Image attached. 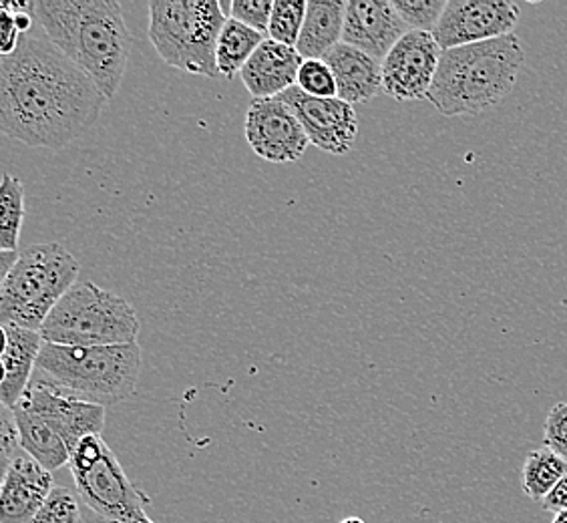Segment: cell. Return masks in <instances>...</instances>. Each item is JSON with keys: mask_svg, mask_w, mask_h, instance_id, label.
<instances>
[{"mask_svg": "<svg viewBox=\"0 0 567 523\" xmlns=\"http://www.w3.org/2000/svg\"><path fill=\"white\" fill-rule=\"evenodd\" d=\"M110 99L51 41L21 34L0 57V131L29 147L63 150L83 137Z\"/></svg>", "mask_w": 567, "mask_h": 523, "instance_id": "1", "label": "cell"}, {"mask_svg": "<svg viewBox=\"0 0 567 523\" xmlns=\"http://www.w3.org/2000/svg\"><path fill=\"white\" fill-rule=\"evenodd\" d=\"M34 17L49 41L87 73L105 98L120 93L132 33L117 0H39Z\"/></svg>", "mask_w": 567, "mask_h": 523, "instance_id": "2", "label": "cell"}, {"mask_svg": "<svg viewBox=\"0 0 567 523\" xmlns=\"http://www.w3.org/2000/svg\"><path fill=\"white\" fill-rule=\"evenodd\" d=\"M525 63L515 34L443 51L426 99L441 115H480L509 95Z\"/></svg>", "mask_w": 567, "mask_h": 523, "instance_id": "3", "label": "cell"}, {"mask_svg": "<svg viewBox=\"0 0 567 523\" xmlns=\"http://www.w3.org/2000/svg\"><path fill=\"white\" fill-rule=\"evenodd\" d=\"M142 372L140 342L63 347L43 342L33 381L83 403L110 407L135 394Z\"/></svg>", "mask_w": 567, "mask_h": 523, "instance_id": "4", "label": "cell"}, {"mask_svg": "<svg viewBox=\"0 0 567 523\" xmlns=\"http://www.w3.org/2000/svg\"><path fill=\"white\" fill-rule=\"evenodd\" d=\"M81 264L59 242L21 252L12 273L0 283V322L41 332L59 300L75 286Z\"/></svg>", "mask_w": 567, "mask_h": 523, "instance_id": "5", "label": "cell"}, {"mask_svg": "<svg viewBox=\"0 0 567 523\" xmlns=\"http://www.w3.org/2000/svg\"><path fill=\"white\" fill-rule=\"evenodd\" d=\"M226 21L218 0H152L150 41L167 65L216 79V51Z\"/></svg>", "mask_w": 567, "mask_h": 523, "instance_id": "6", "label": "cell"}, {"mask_svg": "<svg viewBox=\"0 0 567 523\" xmlns=\"http://www.w3.org/2000/svg\"><path fill=\"white\" fill-rule=\"evenodd\" d=\"M140 318L121 296L89 280L66 293L44 320V342L63 347H117L137 342Z\"/></svg>", "mask_w": 567, "mask_h": 523, "instance_id": "7", "label": "cell"}, {"mask_svg": "<svg viewBox=\"0 0 567 523\" xmlns=\"http://www.w3.org/2000/svg\"><path fill=\"white\" fill-rule=\"evenodd\" d=\"M69 468L79 498L97 523H155L143 507L147 498L133 485L103 437L81 439Z\"/></svg>", "mask_w": 567, "mask_h": 523, "instance_id": "8", "label": "cell"}, {"mask_svg": "<svg viewBox=\"0 0 567 523\" xmlns=\"http://www.w3.org/2000/svg\"><path fill=\"white\" fill-rule=\"evenodd\" d=\"M519 14L509 0H449L433 37L441 51L485 43L512 34Z\"/></svg>", "mask_w": 567, "mask_h": 523, "instance_id": "9", "label": "cell"}, {"mask_svg": "<svg viewBox=\"0 0 567 523\" xmlns=\"http://www.w3.org/2000/svg\"><path fill=\"white\" fill-rule=\"evenodd\" d=\"M244 135L251 152L272 164L298 162L310 145L302 123L282 98L254 99L246 111Z\"/></svg>", "mask_w": 567, "mask_h": 523, "instance_id": "10", "label": "cell"}, {"mask_svg": "<svg viewBox=\"0 0 567 523\" xmlns=\"http://www.w3.org/2000/svg\"><path fill=\"white\" fill-rule=\"evenodd\" d=\"M441 55L433 33L409 31L382 61V91L394 101L426 99Z\"/></svg>", "mask_w": 567, "mask_h": 523, "instance_id": "11", "label": "cell"}, {"mask_svg": "<svg viewBox=\"0 0 567 523\" xmlns=\"http://www.w3.org/2000/svg\"><path fill=\"white\" fill-rule=\"evenodd\" d=\"M280 98L302 123L310 145L332 155H344L352 150L359 137V117L354 113V105L339 98H310L298 85L288 89Z\"/></svg>", "mask_w": 567, "mask_h": 523, "instance_id": "12", "label": "cell"}, {"mask_svg": "<svg viewBox=\"0 0 567 523\" xmlns=\"http://www.w3.org/2000/svg\"><path fill=\"white\" fill-rule=\"evenodd\" d=\"M19 403L43 419L49 429L65 441L71 455L81 439L101 435L105 429V407L69 399L43 382L31 381Z\"/></svg>", "mask_w": 567, "mask_h": 523, "instance_id": "13", "label": "cell"}, {"mask_svg": "<svg viewBox=\"0 0 567 523\" xmlns=\"http://www.w3.org/2000/svg\"><path fill=\"white\" fill-rule=\"evenodd\" d=\"M411 29L394 9L393 0L347 2L342 43L352 44L377 61H384L394 44Z\"/></svg>", "mask_w": 567, "mask_h": 523, "instance_id": "14", "label": "cell"}, {"mask_svg": "<svg viewBox=\"0 0 567 523\" xmlns=\"http://www.w3.org/2000/svg\"><path fill=\"white\" fill-rule=\"evenodd\" d=\"M53 491V475L27 451L12 459L2 473L0 522L31 523Z\"/></svg>", "mask_w": 567, "mask_h": 523, "instance_id": "15", "label": "cell"}, {"mask_svg": "<svg viewBox=\"0 0 567 523\" xmlns=\"http://www.w3.org/2000/svg\"><path fill=\"white\" fill-rule=\"evenodd\" d=\"M302 63L305 59L295 47L266 39L241 69V83L254 99L280 98L296 88Z\"/></svg>", "mask_w": 567, "mask_h": 523, "instance_id": "16", "label": "cell"}, {"mask_svg": "<svg viewBox=\"0 0 567 523\" xmlns=\"http://www.w3.org/2000/svg\"><path fill=\"white\" fill-rule=\"evenodd\" d=\"M4 349L2 360V382H0V401L2 407L14 409L22 394L29 389L37 371V359L43 349L41 332L29 328L2 327Z\"/></svg>", "mask_w": 567, "mask_h": 523, "instance_id": "17", "label": "cell"}, {"mask_svg": "<svg viewBox=\"0 0 567 523\" xmlns=\"http://www.w3.org/2000/svg\"><path fill=\"white\" fill-rule=\"evenodd\" d=\"M339 88V99L350 105L369 103L382 91V63L352 44L340 43L324 57Z\"/></svg>", "mask_w": 567, "mask_h": 523, "instance_id": "18", "label": "cell"}, {"mask_svg": "<svg viewBox=\"0 0 567 523\" xmlns=\"http://www.w3.org/2000/svg\"><path fill=\"white\" fill-rule=\"evenodd\" d=\"M344 19H347V2L308 0L305 27L296 44V51L305 61L324 59L337 44L342 43Z\"/></svg>", "mask_w": 567, "mask_h": 523, "instance_id": "19", "label": "cell"}, {"mask_svg": "<svg viewBox=\"0 0 567 523\" xmlns=\"http://www.w3.org/2000/svg\"><path fill=\"white\" fill-rule=\"evenodd\" d=\"M11 411L17 429H19L21 448L31 458L37 459L49 471L69 465L71 449L53 429H49L43 419H39L31 409H27L21 403L14 404V409Z\"/></svg>", "mask_w": 567, "mask_h": 523, "instance_id": "20", "label": "cell"}, {"mask_svg": "<svg viewBox=\"0 0 567 523\" xmlns=\"http://www.w3.org/2000/svg\"><path fill=\"white\" fill-rule=\"evenodd\" d=\"M264 41H266V34L258 33L234 19H228L219 33L218 51H216L219 76L234 79L240 75L241 69Z\"/></svg>", "mask_w": 567, "mask_h": 523, "instance_id": "21", "label": "cell"}, {"mask_svg": "<svg viewBox=\"0 0 567 523\" xmlns=\"http://www.w3.org/2000/svg\"><path fill=\"white\" fill-rule=\"evenodd\" d=\"M567 475V461L551 449L532 451L522 468V490L532 502H544L559 481Z\"/></svg>", "mask_w": 567, "mask_h": 523, "instance_id": "22", "label": "cell"}, {"mask_svg": "<svg viewBox=\"0 0 567 523\" xmlns=\"http://www.w3.org/2000/svg\"><path fill=\"white\" fill-rule=\"evenodd\" d=\"M24 219V187L19 177L2 175L0 184V250H17Z\"/></svg>", "mask_w": 567, "mask_h": 523, "instance_id": "23", "label": "cell"}, {"mask_svg": "<svg viewBox=\"0 0 567 523\" xmlns=\"http://www.w3.org/2000/svg\"><path fill=\"white\" fill-rule=\"evenodd\" d=\"M306 0H274L272 19L268 34L276 43L295 47L305 27Z\"/></svg>", "mask_w": 567, "mask_h": 523, "instance_id": "24", "label": "cell"}, {"mask_svg": "<svg viewBox=\"0 0 567 523\" xmlns=\"http://www.w3.org/2000/svg\"><path fill=\"white\" fill-rule=\"evenodd\" d=\"M393 4L411 31L423 33L435 31L447 7L445 0H393Z\"/></svg>", "mask_w": 567, "mask_h": 523, "instance_id": "25", "label": "cell"}, {"mask_svg": "<svg viewBox=\"0 0 567 523\" xmlns=\"http://www.w3.org/2000/svg\"><path fill=\"white\" fill-rule=\"evenodd\" d=\"M31 523H83L75 491L53 488Z\"/></svg>", "mask_w": 567, "mask_h": 523, "instance_id": "26", "label": "cell"}, {"mask_svg": "<svg viewBox=\"0 0 567 523\" xmlns=\"http://www.w3.org/2000/svg\"><path fill=\"white\" fill-rule=\"evenodd\" d=\"M296 85L310 98H339L337 79H334V73H332V69L324 59H308V61H305L300 66Z\"/></svg>", "mask_w": 567, "mask_h": 523, "instance_id": "27", "label": "cell"}, {"mask_svg": "<svg viewBox=\"0 0 567 523\" xmlns=\"http://www.w3.org/2000/svg\"><path fill=\"white\" fill-rule=\"evenodd\" d=\"M274 0H234L229 4V19L268 34L272 19Z\"/></svg>", "mask_w": 567, "mask_h": 523, "instance_id": "28", "label": "cell"}, {"mask_svg": "<svg viewBox=\"0 0 567 523\" xmlns=\"http://www.w3.org/2000/svg\"><path fill=\"white\" fill-rule=\"evenodd\" d=\"M544 445L567 461V403H557L547 413Z\"/></svg>", "mask_w": 567, "mask_h": 523, "instance_id": "29", "label": "cell"}, {"mask_svg": "<svg viewBox=\"0 0 567 523\" xmlns=\"http://www.w3.org/2000/svg\"><path fill=\"white\" fill-rule=\"evenodd\" d=\"M0 31H2V34H0L2 55H11V53H14L19 41H21L22 34L11 12L2 11V14H0Z\"/></svg>", "mask_w": 567, "mask_h": 523, "instance_id": "30", "label": "cell"}, {"mask_svg": "<svg viewBox=\"0 0 567 523\" xmlns=\"http://www.w3.org/2000/svg\"><path fill=\"white\" fill-rule=\"evenodd\" d=\"M544 505V512L547 513H559L566 512L567 510V475L564 480L557 483L556 488L551 490V493L547 495L546 500L542 502Z\"/></svg>", "mask_w": 567, "mask_h": 523, "instance_id": "31", "label": "cell"}, {"mask_svg": "<svg viewBox=\"0 0 567 523\" xmlns=\"http://www.w3.org/2000/svg\"><path fill=\"white\" fill-rule=\"evenodd\" d=\"M21 258L19 250H0V283L12 273L17 262Z\"/></svg>", "mask_w": 567, "mask_h": 523, "instance_id": "32", "label": "cell"}, {"mask_svg": "<svg viewBox=\"0 0 567 523\" xmlns=\"http://www.w3.org/2000/svg\"><path fill=\"white\" fill-rule=\"evenodd\" d=\"M551 523H567V510L566 512L556 513V517H554Z\"/></svg>", "mask_w": 567, "mask_h": 523, "instance_id": "33", "label": "cell"}, {"mask_svg": "<svg viewBox=\"0 0 567 523\" xmlns=\"http://www.w3.org/2000/svg\"><path fill=\"white\" fill-rule=\"evenodd\" d=\"M340 523H364V522H362V520H360V517H347V520H344V522H340Z\"/></svg>", "mask_w": 567, "mask_h": 523, "instance_id": "34", "label": "cell"}]
</instances>
